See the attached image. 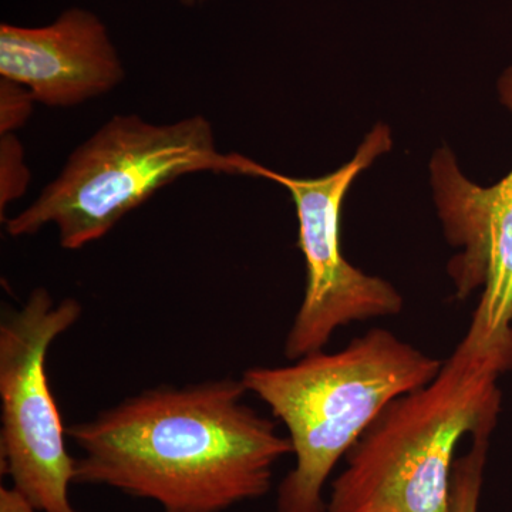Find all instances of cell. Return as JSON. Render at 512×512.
<instances>
[{"label":"cell","mask_w":512,"mask_h":512,"mask_svg":"<svg viewBox=\"0 0 512 512\" xmlns=\"http://www.w3.org/2000/svg\"><path fill=\"white\" fill-rule=\"evenodd\" d=\"M241 380L160 386L67 427L74 484L106 485L163 512H225L271 491L293 454L274 421L244 402Z\"/></svg>","instance_id":"1"},{"label":"cell","mask_w":512,"mask_h":512,"mask_svg":"<svg viewBox=\"0 0 512 512\" xmlns=\"http://www.w3.org/2000/svg\"><path fill=\"white\" fill-rule=\"evenodd\" d=\"M512 348L468 328L426 386L397 397L346 454L325 512H447L464 436L493 433Z\"/></svg>","instance_id":"2"},{"label":"cell","mask_w":512,"mask_h":512,"mask_svg":"<svg viewBox=\"0 0 512 512\" xmlns=\"http://www.w3.org/2000/svg\"><path fill=\"white\" fill-rule=\"evenodd\" d=\"M443 362L390 330L375 328L339 352H320L281 367H251L241 377L288 430L296 466L282 480L278 512H325L333 468L384 407L430 383Z\"/></svg>","instance_id":"3"},{"label":"cell","mask_w":512,"mask_h":512,"mask_svg":"<svg viewBox=\"0 0 512 512\" xmlns=\"http://www.w3.org/2000/svg\"><path fill=\"white\" fill-rule=\"evenodd\" d=\"M247 157L218 150L214 127L200 114L150 123L116 114L67 158L55 180L15 217L10 237L55 225L60 247L77 251L106 237L131 211L184 175H244Z\"/></svg>","instance_id":"4"},{"label":"cell","mask_w":512,"mask_h":512,"mask_svg":"<svg viewBox=\"0 0 512 512\" xmlns=\"http://www.w3.org/2000/svg\"><path fill=\"white\" fill-rule=\"evenodd\" d=\"M77 299L55 302L45 288L0 320V461L12 488L37 512H77L70 503L76 458L46 372L50 346L82 316Z\"/></svg>","instance_id":"5"},{"label":"cell","mask_w":512,"mask_h":512,"mask_svg":"<svg viewBox=\"0 0 512 512\" xmlns=\"http://www.w3.org/2000/svg\"><path fill=\"white\" fill-rule=\"evenodd\" d=\"M386 124H377L355 157L328 175L296 178L247 157L244 175L282 185L291 194L299 222V248L306 265L305 295L285 340V356L298 360L320 352L333 333L355 322L397 315L403 298L386 279L355 268L340 247V211L350 185L377 158L392 150Z\"/></svg>","instance_id":"6"},{"label":"cell","mask_w":512,"mask_h":512,"mask_svg":"<svg viewBox=\"0 0 512 512\" xmlns=\"http://www.w3.org/2000/svg\"><path fill=\"white\" fill-rule=\"evenodd\" d=\"M498 93L512 113V67L498 80ZM430 180L447 241L460 249L448 264L457 298L483 291L470 329L487 342L512 346V170L481 187L441 147L431 157Z\"/></svg>","instance_id":"7"},{"label":"cell","mask_w":512,"mask_h":512,"mask_svg":"<svg viewBox=\"0 0 512 512\" xmlns=\"http://www.w3.org/2000/svg\"><path fill=\"white\" fill-rule=\"evenodd\" d=\"M0 77L28 87L37 103L73 107L116 89L126 70L104 23L72 8L40 28L2 23Z\"/></svg>","instance_id":"8"},{"label":"cell","mask_w":512,"mask_h":512,"mask_svg":"<svg viewBox=\"0 0 512 512\" xmlns=\"http://www.w3.org/2000/svg\"><path fill=\"white\" fill-rule=\"evenodd\" d=\"M491 434L471 437L470 450L454 461L447 512H478Z\"/></svg>","instance_id":"9"},{"label":"cell","mask_w":512,"mask_h":512,"mask_svg":"<svg viewBox=\"0 0 512 512\" xmlns=\"http://www.w3.org/2000/svg\"><path fill=\"white\" fill-rule=\"evenodd\" d=\"M30 170L25 163V151L15 133L0 134V215L13 201L26 194Z\"/></svg>","instance_id":"10"},{"label":"cell","mask_w":512,"mask_h":512,"mask_svg":"<svg viewBox=\"0 0 512 512\" xmlns=\"http://www.w3.org/2000/svg\"><path fill=\"white\" fill-rule=\"evenodd\" d=\"M37 103L28 87L0 77V134L15 133L25 126Z\"/></svg>","instance_id":"11"},{"label":"cell","mask_w":512,"mask_h":512,"mask_svg":"<svg viewBox=\"0 0 512 512\" xmlns=\"http://www.w3.org/2000/svg\"><path fill=\"white\" fill-rule=\"evenodd\" d=\"M0 512L37 511L15 490V488L2 487L0 488Z\"/></svg>","instance_id":"12"},{"label":"cell","mask_w":512,"mask_h":512,"mask_svg":"<svg viewBox=\"0 0 512 512\" xmlns=\"http://www.w3.org/2000/svg\"><path fill=\"white\" fill-rule=\"evenodd\" d=\"M185 3H190V5H192V3H197V2H204V0H184Z\"/></svg>","instance_id":"13"},{"label":"cell","mask_w":512,"mask_h":512,"mask_svg":"<svg viewBox=\"0 0 512 512\" xmlns=\"http://www.w3.org/2000/svg\"><path fill=\"white\" fill-rule=\"evenodd\" d=\"M511 329H512V320H511Z\"/></svg>","instance_id":"14"}]
</instances>
